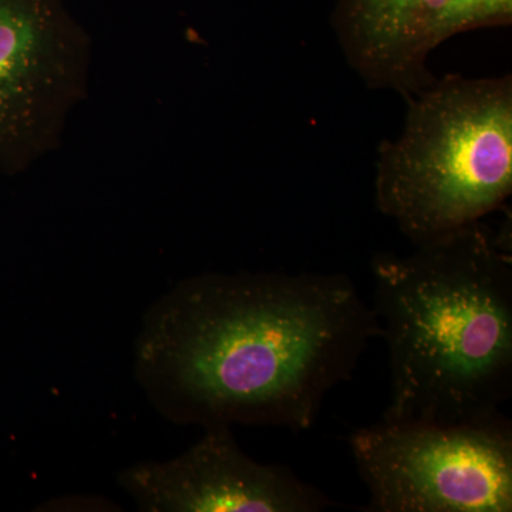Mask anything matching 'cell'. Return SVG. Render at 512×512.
<instances>
[{
    "mask_svg": "<svg viewBox=\"0 0 512 512\" xmlns=\"http://www.w3.org/2000/svg\"><path fill=\"white\" fill-rule=\"evenodd\" d=\"M512 23V0H448L437 26L436 45L460 33L505 28Z\"/></svg>",
    "mask_w": 512,
    "mask_h": 512,
    "instance_id": "ba28073f",
    "label": "cell"
},
{
    "mask_svg": "<svg viewBox=\"0 0 512 512\" xmlns=\"http://www.w3.org/2000/svg\"><path fill=\"white\" fill-rule=\"evenodd\" d=\"M448 0H336L333 30L346 62L372 89L403 99L436 77L427 62Z\"/></svg>",
    "mask_w": 512,
    "mask_h": 512,
    "instance_id": "52a82bcc",
    "label": "cell"
},
{
    "mask_svg": "<svg viewBox=\"0 0 512 512\" xmlns=\"http://www.w3.org/2000/svg\"><path fill=\"white\" fill-rule=\"evenodd\" d=\"M92 59L62 0H0V174L23 173L60 146Z\"/></svg>",
    "mask_w": 512,
    "mask_h": 512,
    "instance_id": "5b68a950",
    "label": "cell"
},
{
    "mask_svg": "<svg viewBox=\"0 0 512 512\" xmlns=\"http://www.w3.org/2000/svg\"><path fill=\"white\" fill-rule=\"evenodd\" d=\"M376 336L375 309L348 275L207 272L148 306L133 373L175 426L305 431Z\"/></svg>",
    "mask_w": 512,
    "mask_h": 512,
    "instance_id": "6da1fadb",
    "label": "cell"
},
{
    "mask_svg": "<svg viewBox=\"0 0 512 512\" xmlns=\"http://www.w3.org/2000/svg\"><path fill=\"white\" fill-rule=\"evenodd\" d=\"M377 151L375 198L414 245L483 221L512 192V76L448 73L407 97Z\"/></svg>",
    "mask_w": 512,
    "mask_h": 512,
    "instance_id": "3957f363",
    "label": "cell"
},
{
    "mask_svg": "<svg viewBox=\"0 0 512 512\" xmlns=\"http://www.w3.org/2000/svg\"><path fill=\"white\" fill-rule=\"evenodd\" d=\"M510 231L484 221L373 256L375 313L387 343L383 419H490L512 394Z\"/></svg>",
    "mask_w": 512,
    "mask_h": 512,
    "instance_id": "7a4b0ae2",
    "label": "cell"
},
{
    "mask_svg": "<svg viewBox=\"0 0 512 512\" xmlns=\"http://www.w3.org/2000/svg\"><path fill=\"white\" fill-rule=\"evenodd\" d=\"M117 485L141 512H319L333 505L291 467L249 457L225 426L204 429L180 456L124 468Z\"/></svg>",
    "mask_w": 512,
    "mask_h": 512,
    "instance_id": "8992f818",
    "label": "cell"
},
{
    "mask_svg": "<svg viewBox=\"0 0 512 512\" xmlns=\"http://www.w3.org/2000/svg\"><path fill=\"white\" fill-rule=\"evenodd\" d=\"M369 512H511L512 426L382 419L350 437Z\"/></svg>",
    "mask_w": 512,
    "mask_h": 512,
    "instance_id": "277c9868",
    "label": "cell"
}]
</instances>
